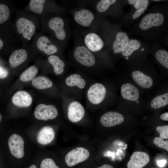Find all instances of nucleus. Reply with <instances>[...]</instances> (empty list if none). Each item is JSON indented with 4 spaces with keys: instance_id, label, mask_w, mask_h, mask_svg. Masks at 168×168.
I'll use <instances>...</instances> for the list:
<instances>
[{
    "instance_id": "1",
    "label": "nucleus",
    "mask_w": 168,
    "mask_h": 168,
    "mask_svg": "<svg viewBox=\"0 0 168 168\" xmlns=\"http://www.w3.org/2000/svg\"><path fill=\"white\" fill-rule=\"evenodd\" d=\"M24 141L20 135L12 134L9 138L8 145L9 151L13 157L17 160L23 159L25 156Z\"/></svg>"
},
{
    "instance_id": "2",
    "label": "nucleus",
    "mask_w": 168,
    "mask_h": 168,
    "mask_svg": "<svg viewBox=\"0 0 168 168\" xmlns=\"http://www.w3.org/2000/svg\"><path fill=\"white\" fill-rule=\"evenodd\" d=\"M90 155V152L87 149L81 147H77L66 154L65 161L68 166L72 167L86 160Z\"/></svg>"
},
{
    "instance_id": "3",
    "label": "nucleus",
    "mask_w": 168,
    "mask_h": 168,
    "mask_svg": "<svg viewBox=\"0 0 168 168\" xmlns=\"http://www.w3.org/2000/svg\"><path fill=\"white\" fill-rule=\"evenodd\" d=\"M18 33L26 40L30 39L34 35L36 30L34 24L30 20L24 17L18 18L16 22Z\"/></svg>"
},
{
    "instance_id": "4",
    "label": "nucleus",
    "mask_w": 168,
    "mask_h": 168,
    "mask_svg": "<svg viewBox=\"0 0 168 168\" xmlns=\"http://www.w3.org/2000/svg\"><path fill=\"white\" fill-rule=\"evenodd\" d=\"M58 114V111L55 106L43 104L37 105L34 112V115L36 119L45 121L55 119Z\"/></svg>"
},
{
    "instance_id": "5",
    "label": "nucleus",
    "mask_w": 168,
    "mask_h": 168,
    "mask_svg": "<svg viewBox=\"0 0 168 168\" xmlns=\"http://www.w3.org/2000/svg\"><path fill=\"white\" fill-rule=\"evenodd\" d=\"M74 56L77 62L84 66L91 67L93 66L95 63L94 56L84 46L77 47L74 51Z\"/></svg>"
},
{
    "instance_id": "6",
    "label": "nucleus",
    "mask_w": 168,
    "mask_h": 168,
    "mask_svg": "<svg viewBox=\"0 0 168 168\" xmlns=\"http://www.w3.org/2000/svg\"><path fill=\"white\" fill-rule=\"evenodd\" d=\"M164 20L163 15L160 13H149L142 18L139 23L140 28L143 30H147L152 27L161 25Z\"/></svg>"
},
{
    "instance_id": "7",
    "label": "nucleus",
    "mask_w": 168,
    "mask_h": 168,
    "mask_svg": "<svg viewBox=\"0 0 168 168\" xmlns=\"http://www.w3.org/2000/svg\"><path fill=\"white\" fill-rule=\"evenodd\" d=\"M106 93V89L101 84H93L88 89L87 97L89 100L94 104H98L104 100Z\"/></svg>"
},
{
    "instance_id": "8",
    "label": "nucleus",
    "mask_w": 168,
    "mask_h": 168,
    "mask_svg": "<svg viewBox=\"0 0 168 168\" xmlns=\"http://www.w3.org/2000/svg\"><path fill=\"white\" fill-rule=\"evenodd\" d=\"M148 155L141 152H135L132 154L127 163L128 168H142L149 162Z\"/></svg>"
},
{
    "instance_id": "9",
    "label": "nucleus",
    "mask_w": 168,
    "mask_h": 168,
    "mask_svg": "<svg viewBox=\"0 0 168 168\" xmlns=\"http://www.w3.org/2000/svg\"><path fill=\"white\" fill-rule=\"evenodd\" d=\"M124 118L121 114L114 111H109L103 114L100 118V122L105 127H111L122 123Z\"/></svg>"
},
{
    "instance_id": "10",
    "label": "nucleus",
    "mask_w": 168,
    "mask_h": 168,
    "mask_svg": "<svg viewBox=\"0 0 168 168\" xmlns=\"http://www.w3.org/2000/svg\"><path fill=\"white\" fill-rule=\"evenodd\" d=\"M85 111L82 105L76 101L69 105L68 110V116L70 121L73 123L78 122L84 117Z\"/></svg>"
},
{
    "instance_id": "11",
    "label": "nucleus",
    "mask_w": 168,
    "mask_h": 168,
    "mask_svg": "<svg viewBox=\"0 0 168 168\" xmlns=\"http://www.w3.org/2000/svg\"><path fill=\"white\" fill-rule=\"evenodd\" d=\"M55 135V132L53 128L49 126H45L42 127L38 132L36 140L39 144L46 145L53 141Z\"/></svg>"
},
{
    "instance_id": "12",
    "label": "nucleus",
    "mask_w": 168,
    "mask_h": 168,
    "mask_svg": "<svg viewBox=\"0 0 168 168\" xmlns=\"http://www.w3.org/2000/svg\"><path fill=\"white\" fill-rule=\"evenodd\" d=\"M32 98L27 92L23 91L16 92L12 98V101L15 106L21 108L30 106L32 103Z\"/></svg>"
},
{
    "instance_id": "13",
    "label": "nucleus",
    "mask_w": 168,
    "mask_h": 168,
    "mask_svg": "<svg viewBox=\"0 0 168 168\" xmlns=\"http://www.w3.org/2000/svg\"><path fill=\"white\" fill-rule=\"evenodd\" d=\"M64 26L63 20L59 17L52 18L49 22V27L55 32L57 39L60 40H64L66 36V33L63 29Z\"/></svg>"
},
{
    "instance_id": "14",
    "label": "nucleus",
    "mask_w": 168,
    "mask_h": 168,
    "mask_svg": "<svg viewBox=\"0 0 168 168\" xmlns=\"http://www.w3.org/2000/svg\"><path fill=\"white\" fill-rule=\"evenodd\" d=\"M84 41L87 48L93 52L100 50L104 46L102 40L94 33H90L87 35L85 38Z\"/></svg>"
},
{
    "instance_id": "15",
    "label": "nucleus",
    "mask_w": 168,
    "mask_h": 168,
    "mask_svg": "<svg viewBox=\"0 0 168 168\" xmlns=\"http://www.w3.org/2000/svg\"><path fill=\"white\" fill-rule=\"evenodd\" d=\"M28 57L27 51L24 49L15 50L10 55L9 62L11 67L15 68L23 63Z\"/></svg>"
},
{
    "instance_id": "16",
    "label": "nucleus",
    "mask_w": 168,
    "mask_h": 168,
    "mask_svg": "<svg viewBox=\"0 0 168 168\" xmlns=\"http://www.w3.org/2000/svg\"><path fill=\"white\" fill-rule=\"evenodd\" d=\"M37 48L46 54L49 55L56 53L58 49L54 45L51 44L48 38L45 36L39 37L36 42Z\"/></svg>"
},
{
    "instance_id": "17",
    "label": "nucleus",
    "mask_w": 168,
    "mask_h": 168,
    "mask_svg": "<svg viewBox=\"0 0 168 168\" xmlns=\"http://www.w3.org/2000/svg\"><path fill=\"white\" fill-rule=\"evenodd\" d=\"M121 95L125 99L136 101L139 97L138 89L133 85L130 83L123 85L121 89Z\"/></svg>"
},
{
    "instance_id": "18",
    "label": "nucleus",
    "mask_w": 168,
    "mask_h": 168,
    "mask_svg": "<svg viewBox=\"0 0 168 168\" xmlns=\"http://www.w3.org/2000/svg\"><path fill=\"white\" fill-rule=\"evenodd\" d=\"M94 16L90 11L86 9L81 10L75 15L74 19L79 24L83 26H89L93 20Z\"/></svg>"
},
{
    "instance_id": "19",
    "label": "nucleus",
    "mask_w": 168,
    "mask_h": 168,
    "mask_svg": "<svg viewBox=\"0 0 168 168\" xmlns=\"http://www.w3.org/2000/svg\"><path fill=\"white\" fill-rule=\"evenodd\" d=\"M129 41V38L126 33L121 31L118 32L113 44L114 53H119L124 50L127 46Z\"/></svg>"
},
{
    "instance_id": "20",
    "label": "nucleus",
    "mask_w": 168,
    "mask_h": 168,
    "mask_svg": "<svg viewBox=\"0 0 168 168\" xmlns=\"http://www.w3.org/2000/svg\"><path fill=\"white\" fill-rule=\"evenodd\" d=\"M133 80L140 86L145 88L151 87L153 84L152 79L139 71H135L132 73Z\"/></svg>"
},
{
    "instance_id": "21",
    "label": "nucleus",
    "mask_w": 168,
    "mask_h": 168,
    "mask_svg": "<svg viewBox=\"0 0 168 168\" xmlns=\"http://www.w3.org/2000/svg\"><path fill=\"white\" fill-rule=\"evenodd\" d=\"M33 86L39 89L49 88L53 86L52 81L47 77L40 76L35 78L32 81Z\"/></svg>"
},
{
    "instance_id": "22",
    "label": "nucleus",
    "mask_w": 168,
    "mask_h": 168,
    "mask_svg": "<svg viewBox=\"0 0 168 168\" xmlns=\"http://www.w3.org/2000/svg\"><path fill=\"white\" fill-rule=\"evenodd\" d=\"M48 60L53 66L54 72L56 75L62 74L64 71L65 64L57 56L52 55L48 58Z\"/></svg>"
},
{
    "instance_id": "23",
    "label": "nucleus",
    "mask_w": 168,
    "mask_h": 168,
    "mask_svg": "<svg viewBox=\"0 0 168 168\" xmlns=\"http://www.w3.org/2000/svg\"><path fill=\"white\" fill-rule=\"evenodd\" d=\"M66 84L70 86H77L81 89L84 88L85 86L86 82L80 75L73 74L68 77L66 79Z\"/></svg>"
},
{
    "instance_id": "24",
    "label": "nucleus",
    "mask_w": 168,
    "mask_h": 168,
    "mask_svg": "<svg viewBox=\"0 0 168 168\" xmlns=\"http://www.w3.org/2000/svg\"><path fill=\"white\" fill-rule=\"evenodd\" d=\"M38 72V68L34 66H31L25 70L20 76V80L24 82L32 81Z\"/></svg>"
},
{
    "instance_id": "25",
    "label": "nucleus",
    "mask_w": 168,
    "mask_h": 168,
    "mask_svg": "<svg viewBox=\"0 0 168 168\" xmlns=\"http://www.w3.org/2000/svg\"><path fill=\"white\" fill-rule=\"evenodd\" d=\"M148 3L149 1L147 0H137L133 5L137 10L133 15V19H136L143 14L147 9Z\"/></svg>"
},
{
    "instance_id": "26",
    "label": "nucleus",
    "mask_w": 168,
    "mask_h": 168,
    "mask_svg": "<svg viewBox=\"0 0 168 168\" xmlns=\"http://www.w3.org/2000/svg\"><path fill=\"white\" fill-rule=\"evenodd\" d=\"M168 104V93L157 96L154 98L151 103V107L157 109L164 106Z\"/></svg>"
},
{
    "instance_id": "27",
    "label": "nucleus",
    "mask_w": 168,
    "mask_h": 168,
    "mask_svg": "<svg viewBox=\"0 0 168 168\" xmlns=\"http://www.w3.org/2000/svg\"><path fill=\"white\" fill-rule=\"evenodd\" d=\"M141 45L140 43L138 40L135 39L130 40L125 49L121 52L122 55L126 57L130 56L133 51L139 49Z\"/></svg>"
},
{
    "instance_id": "28",
    "label": "nucleus",
    "mask_w": 168,
    "mask_h": 168,
    "mask_svg": "<svg viewBox=\"0 0 168 168\" xmlns=\"http://www.w3.org/2000/svg\"><path fill=\"white\" fill-rule=\"evenodd\" d=\"M157 61L167 69L168 68V52L167 51L160 49L155 54Z\"/></svg>"
},
{
    "instance_id": "29",
    "label": "nucleus",
    "mask_w": 168,
    "mask_h": 168,
    "mask_svg": "<svg viewBox=\"0 0 168 168\" xmlns=\"http://www.w3.org/2000/svg\"><path fill=\"white\" fill-rule=\"evenodd\" d=\"M45 0H31L29 7L31 10L37 14H41L43 11Z\"/></svg>"
},
{
    "instance_id": "30",
    "label": "nucleus",
    "mask_w": 168,
    "mask_h": 168,
    "mask_svg": "<svg viewBox=\"0 0 168 168\" xmlns=\"http://www.w3.org/2000/svg\"><path fill=\"white\" fill-rule=\"evenodd\" d=\"M38 168H60L52 158H46L36 162Z\"/></svg>"
},
{
    "instance_id": "31",
    "label": "nucleus",
    "mask_w": 168,
    "mask_h": 168,
    "mask_svg": "<svg viewBox=\"0 0 168 168\" xmlns=\"http://www.w3.org/2000/svg\"><path fill=\"white\" fill-rule=\"evenodd\" d=\"M10 15V10L8 7L4 4H0V24L7 21Z\"/></svg>"
},
{
    "instance_id": "32",
    "label": "nucleus",
    "mask_w": 168,
    "mask_h": 168,
    "mask_svg": "<svg viewBox=\"0 0 168 168\" xmlns=\"http://www.w3.org/2000/svg\"><path fill=\"white\" fill-rule=\"evenodd\" d=\"M115 0H101L97 4L96 9L100 12H103L106 11L110 6L114 3Z\"/></svg>"
},
{
    "instance_id": "33",
    "label": "nucleus",
    "mask_w": 168,
    "mask_h": 168,
    "mask_svg": "<svg viewBox=\"0 0 168 168\" xmlns=\"http://www.w3.org/2000/svg\"><path fill=\"white\" fill-rule=\"evenodd\" d=\"M153 142L158 147L168 151V139L164 140L163 139L156 137L153 139Z\"/></svg>"
},
{
    "instance_id": "34",
    "label": "nucleus",
    "mask_w": 168,
    "mask_h": 168,
    "mask_svg": "<svg viewBox=\"0 0 168 168\" xmlns=\"http://www.w3.org/2000/svg\"><path fill=\"white\" fill-rule=\"evenodd\" d=\"M156 129L160 134V138L163 139H168V125L158 126L156 128Z\"/></svg>"
},
{
    "instance_id": "35",
    "label": "nucleus",
    "mask_w": 168,
    "mask_h": 168,
    "mask_svg": "<svg viewBox=\"0 0 168 168\" xmlns=\"http://www.w3.org/2000/svg\"><path fill=\"white\" fill-rule=\"evenodd\" d=\"M8 71L5 68L0 66V78H4L7 76Z\"/></svg>"
},
{
    "instance_id": "36",
    "label": "nucleus",
    "mask_w": 168,
    "mask_h": 168,
    "mask_svg": "<svg viewBox=\"0 0 168 168\" xmlns=\"http://www.w3.org/2000/svg\"><path fill=\"white\" fill-rule=\"evenodd\" d=\"M167 161L164 159H160L156 161L157 165L161 168L164 167L166 165Z\"/></svg>"
},
{
    "instance_id": "37",
    "label": "nucleus",
    "mask_w": 168,
    "mask_h": 168,
    "mask_svg": "<svg viewBox=\"0 0 168 168\" xmlns=\"http://www.w3.org/2000/svg\"><path fill=\"white\" fill-rule=\"evenodd\" d=\"M161 119L163 120L168 121V112L162 114L160 116Z\"/></svg>"
},
{
    "instance_id": "38",
    "label": "nucleus",
    "mask_w": 168,
    "mask_h": 168,
    "mask_svg": "<svg viewBox=\"0 0 168 168\" xmlns=\"http://www.w3.org/2000/svg\"><path fill=\"white\" fill-rule=\"evenodd\" d=\"M26 168H38L36 162H32L29 164Z\"/></svg>"
},
{
    "instance_id": "39",
    "label": "nucleus",
    "mask_w": 168,
    "mask_h": 168,
    "mask_svg": "<svg viewBox=\"0 0 168 168\" xmlns=\"http://www.w3.org/2000/svg\"><path fill=\"white\" fill-rule=\"evenodd\" d=\"M96 168H114L113 167L111 166V165L108 164H105L101 166L97 167Z\"/></svg>"
},
{
    "instance_id": "40",
    "label": "nucleus",
    "mask_w": 168,
    "mask_h": 168,
    "mask_svg": "<svg viewBox=\"0 0 168 168\" xmlns=\"http://www.w3.org/2000/svg\"><path fill=\"white\" fill-rule=\"evenodd\" d=\"M137 0H128V3L130 4H134L136 1Z\"/></svg>"
},
{
    "instance_id": "41",
    "label": "nucleus",
    "mask_w": 168,
    "mask_h": 168,
    "mask_svg": "<svg viewBox=\"0 0 168 168\" xmlns=\"http://www.w3.org/2000/svg\"><path fill=\"white\" fill-rule=\"evenodd\" d=\"M3 43L2 40L0 38V50L3 47Z\"/></svg>"
},
{
    "instance_id": "42",
    "label": "nucleus",
    "mask_w": 168,
    "mask_h": 168,
    "mask_svg": "<svg viewBox=\"0 0 168 168\" xmlns=\"http://www.w3.org/2000/svg\"><path fill=\"white\" fill-rule=\"evenodd\" d=\"M2 119V116L0 114V122H1Z\"/></svg>"
},
{
    "instance_id": "43",
    "label": "nucleus",
    "mask_w": 168,
    "mask_h": 168,
    "mask_svg": "<svg viewBox=\"0 0 168 168\" xmlns=\"http://www.w3.org/2000/svg\"><path fill=\"white\" fill-rule=\"evenodd\" d=\"M77 12L75 11L74 12V13L75 14V15L77 13Z\"/></svg>"
},
{
    "instance_id": "44",
    "label": "nucleus",
    "mask_w": 168,
    "mask_h": 168,
    "mask_svg": "<svg viewBox=\"0 0 168 168\" xmlns=\"http://www.w3.org/2000/svg\"><path fill=\"white\" fill-rule=\"evenodd\" d=\"M0 162H1V160L0 159V168H1Z\"/></svg>"
}]
</instances>
